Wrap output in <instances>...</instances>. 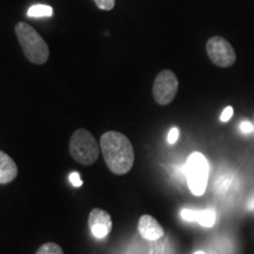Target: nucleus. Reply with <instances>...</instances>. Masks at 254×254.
<instances>
[{"label":"nucleus","instance_id":"nucleus-1","mask_svg":"<svg viewBox=\"0 0 254 254\" xmlns=\"http://www.w3.org/2000/svg\"><path fill=\"white\" fill-rule=\"evenodd\" d=\"M101 153L111 172L118 176L128 173L134 164V150L123 133L109 131L100 138Z\"/></svg>","mask_w":254,"mask_h":254},{"label":"nucleus","instance_id":"nucleus-2","mask_svg":"<svg viewBox=\"0 0 254 254\" xmlns=\"http://www.w3.org/2000/svg\"><path fill=\"white\" fill-rule=\"evenodd\" d=\"M14 31L24 56L26 57L28 62L36 65H43L49 60V46L44 38L34 30V27L25 21H20L15 25Z\"/></svg>","mask_w":254,"mask_h":254},{"label":"nucleus","instance_id":"nucleus-3","mask_svg":"<svg viewBox=\"0 0 254 254\" xmlns=\"http://www.w3.org/2000/svg\"><path fill=\"white\" fill-rule=\"evenodd\" d=\"M69 154L81 165H92L99 157V145L93 134L85 128L73 133L69 140Z\"/></svg>","mask_w":254,"mask_h":254},{"label":"nucleus","instance_id":"nucleus-4","mask_svg":"<svg viewBox=\"0 0 254 254\" xmlns=\"http://www.w3.org/2000/svg\"><path fill=\"white\" fill-rule=\"evenodd\" d=\"M208 172V163L204 154L194 152L190 155L186 163V177L190 192L194 195H202L205 193Z\"/></svg>","mask_w":254,"mask_h":254},{"label":"nucleus","instance_id":"nucleus-5","mask_svg":"<svg viewBox=\"0 0 254 254\" xmlns=\"http://www.w3.org/2000/svg\"><path fill=\"white\" fill-rule=\"evenodd\" d=\"M206 51L211 62L219 67H231L237 60L236 51L225 38L215 36L209 38L206 44Z\"/></svg>","mask_w":254,"mask_h":254},{"label":"nucleus","instance_id":"nucleus-6","mask_svg":"<svg viewBox=\"0 0 254 254\" xmlns=\"http://www.w3.org/2000/svg\"><path fill=\"white\" fill-rule=\"evenodd\" d=\"M179 88L177 75L170 69H164L155 78L153 84V98L159 105L171 104Z\"/></svg>","mask_w":254,"mask_h":254},{"label":"nucleus","instance_id":"nucleus-7","mask_svg":"<svg viewBox=\"0 0 254 254\" xmlns=\"http://www.w3.org/2000/svg\"><path fill=\"white\" fill-rule=\"evenodd\" d=\"M88 226L97 239H103L112 231V218L105 209L93 208L88 215Z\"/></svg>","mask_w":254,"mask_h":254},{"label":"nucleus","instance_id":"nucleus-8","mask_svg":"<svg viewBox=\"0 0 254 254\" xmlns=\"http://www.w3.org/2000/svg\"><path fill=\"white\" fill-rule=\"evenodd\" d=\"M138 231L146 240H158L164 236L165 232L161 225L152 215H141L138 222Z\"/></svg>","mask_w":254,"mask_h":254},{"label":"nucleus","instance_id":"nucleus-9","mask_svg":"<svg viewBox=\"0 0 254 254\" xmlns=\"http://www.w3.org/2000/svg\"><path fill=\"white\" fill-rule=\"evenodd\" d=\"M18 176V166L14 160L6 154L4 151H0V184L12 183Z\"/></svg>","mask_w":254,"mask_h":254},{"label":"nucleus","instance_id":"nucleus-10","mask_svg":"<svg viewBox=\"0 0 254 254\" xmlns=\"http://www.w3.org/2000/svg\"><path fill=\"white\" fill-rule=\"evenodd\" d=\"M215 212L213 209H204V211H196L195 221L199 222L202 227H212L215 224Z\"/></svg>","mask_w":254,"mask_h":254},{"label":"nucleus","instance_id":"nucleus-11","mask_svg":"<svg viewBox=\"0 0 254 254\" xmlns=\"http://www.w3.org/2000/svg\"><path fill=\"white\" fill-rule=\"evenodd\" d=\"M27 15L30 18H41V17H52L53 8L49 5H34L28 8Z\"/></svg>","mask_w":254,"mask_h":254},{"label":"nucleus","instance_id":"nucleus-12","mask_svg":"<svg viewBox=\"0 0 254 254\" xmlns=\"http://www.w3.org/2000/svg\"><path fill=\"white\" fill-rule=\"evenodd\" d=\"M36 254H64V251L58 244L46 243L38 249Z\"/></svg>","mask_w":254,"mask_h":254},{"label":"nucleus","instance_id":"nucleus-13","mask_svg":"<svg viewBox=\"0 0 254 254\" xmlns=\"http://www.w3.org/2000/svg\"><path fill=\"white\" fill-rule=\"evenodd\" d=\"M98 8L103 11H112L116 6V0H94Z\"/></svg>","mask_w":254,"mask_h":254},{"label":"nucleus","instance_id":"nucleus-14","mask_svg":"<svg viewBox=\"0 0 254 254\" xmlns=\"http://www.w3.org/2000/svg\"><path fill=\"white\" fill-rule=\"evenodd\" d=\"M233 107L232 106H227L226 109L222 111L221 116H220V120L222 123H227L228 120L232 118V116H233Z\"/></svg>","mask_w":254,"mask_h":254},{"label":"nucleus","instance_id":"nucleus-15","mask_svg":"<svg viewBox=\"0 0 254 254\" xmlns=\"http://www.w3.org/2000/svg\"><path fill=\"white\" fill-rule=\"evenodd\" d=\"M178 138H179V129H178L177 127H173V128L170 131V133H168L167 141L170 142V144H176Z\"/></svg>","mask_w":254,"mask_h":254},{"label":"nucleus","instance_id":"nucleus-16","mask_svg":"<svg viewBox=\"0 0 254 254\" xmlns=\"http://www.w3.org/2000/svg\"><path fill=\"white\" fill-rule=\"evenodd\" d=\"M69 182L74 187H80L82 185V180L80 178V174L78 172H73L71 173V176H69Z\"/></svg>","mask_w":254,"mask_h":254},{"label":"nucleus","instance_id":"nucleus-17","mask_svg":"<svg viewBox=\"0 0 254 254\" xmlns=\"http://www.w3.org/2000/svg\"><path fill=\"white\" fill-rule=\"evenodd\" d=\"M240 128H241V132L250 133L253 131V124L250 122H243L240 125Z\"/></svg>","mask_w":254,"mask_h":254},{"label":"nucleus","instance_id":"nucleus-18","mask_svg":"<svg viewBox=\"0 0 254 254\" xmlns=\"http://www.w3.org/2000/svg\"><path fill=\"white\" fill-rule=\"evenodd\" d=\"M247 208L254 209V195L249 200V202H247Z\"/></svg>","mask_w":254,"mask_h":254},{"label":"nucleus","instance_id":"nucleus-19","mask_svg":"<svg viewBox=\"0 0 254 254\" xmlns=\"http://www.w3.org/2000/svg\"><path fill=\"white\" fill-rule=\"evenodd\" d=\"M194 254H205V253L204 252H195Z\"/></svg>","mask_w":254,"mask_h":254},{"label":"nucleus","instance_id":"nucleus-20","mask_svg":"<svg viewBox=\"0 0 254 254\" xmlns=\"http://www.w3.org/2000/svg\"><path fill=\"white\" fill-rule=\"evenodd\" d=\"M253 132H254V119H253Z\"/></svg>","mask_w":254,"mask_h":254}]
</instances>
